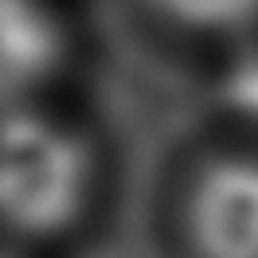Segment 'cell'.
Listing matches in <instances>:
<instances>
[{
  "mask_svg": "<svg viewBox=\"0 0 258 258\" xmlns=\"http://www.w3.org/2000/svg\"><path fill=\"white\" fill-rule=\"evenodd\" d=\"M180 223L192 258H258V153H219L200 164Z\"/></svg>",
  "mask_w": 258,
  "mask_h": 258,
  "instance_id": "7a4b0ae2",
  "label": "cell"
},
{
  "mask_svg": "<svg viewBox=\"0 0 258 258\" xmlns=\"http://www.w3.org/2000/svg\"><path fill=\"white\" fill-rule=\"evenodd\" d=\"M149 4L180 28L211 35L242 32L258 20V0H149Z\"/></svg>",
  "mask_w": 258,
  "mask_h": 258,
  "instance_id": "277c9868",
  "label": "cell"
},
{
  "mask_svg": "<svg viewBox=\"0 0 258 258\" xmlns=\"http://www.w3.org/2000/svg\"><path fill=\"white\" fill-rule=\"evenodd\" d=\"M63 63V32L39 0H0V110L51 79Z\"/></svg>",
  "mask_w": 258,
  "mask_h": 258,
  "instance_id": "3957f363",
  "label": "cell"
},
{
  "mask_svg": "<svg viewBox=\"0 0 258 258\" xmlns=\"http://www.w3.org/2000/svg\"><path fill=\"white\" fill-rule=\"evenodd\" d=\"M90 192V153L47 113L0 110V227L51 239L75 223Z\"/></svg>",
  "mask_w": 258,
  "mask_h": 258,
  "instance_id": "6da1fadb",
  "label": "cell"
}]
</instances>
